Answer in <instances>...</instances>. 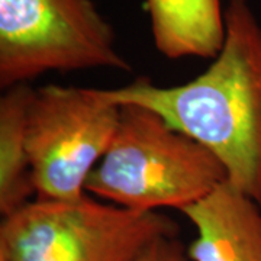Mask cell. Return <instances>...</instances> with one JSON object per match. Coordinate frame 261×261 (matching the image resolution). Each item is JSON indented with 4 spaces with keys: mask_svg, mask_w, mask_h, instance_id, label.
I'll return each mask as SVG.
<instances>
[{
    "mask_svg": "<svg viewBox=\"0 0 261 261\" xmlns=\"http://www.w3.org/2000/svg\"><path fill=\"white\" fill-rule=\"evenodd\" d=\"M224 19L222 49L193 80L163 87L138 77L100 93L118 106L148 108L200 142L261 206V25L247 0H229Z\"/></svg>",
    "mask_w": 261,
    "mask_h": 261,
    "instance_id": "1",
    "label": "cell"
},
{
    "mask_svg": "<svg viewBox=\"0 0 261 261\" xmlns=\"http://www.w3.org/2000/svg\"><path fill=\"white\" fill-rule=\"evenodd\" d=\"M112 142L86 183V193L130 211H185L228 180L214 152L161 115L122 105Z\"/></svg>",
    "mask_w": 261,
    "mask_h": 261,
    "instance_id": "2",
    "label": "cell"
},
{
    "mask_svg": "<svg viewBox=\"0 0 261 261\" xmlns=\"http://www.w3.org/2000/svg\"><path fill=\"white\" fill-rule=\"evenodd\" d=\"M161 212H140L80 199H34L0 224V254L8 261H135L149 244L177 237Z\"/></svg>",
    "mask_w": 261,
    "mask_h": 261,
    "instance_id": "3",
    "label": "cell"
},
{
    "mask_svg": "<svg viewBox=\"0 0 261 261\" xmlns=\"http://www.w3.org/2000/svg\"><path fill=\"white\" fill-rule=\"evenodd\" d=\"M129 71L112 25L92 0H0V86L47 73L89 68Z\"/></svg>",
    "mask_w": 261,
    "mask_h": 261,
    "instance_id": "4",
    "label": "cell"
},
{
    "mask_svg": "<svg viewBox=\"0 0 261 261\" xmlns=\"http://www.w3.org/2000/svg\"><path fill=\"white\" fill-rule=\"evenodd\" d=\"M121 108L100 89L49 84L34 92L27 148L38 200L70 202L86 195L119 123Z\"/></svg>",
    "mask_w": 261,
    "mask_h": 261,
    "instance_id": "5",
    "label": "cell"
},
{
    "mask_svg": "<svg viewBox=\"0 0 261 261\" xmlns=\"http://www.w3.org/2000/svg\"><path fill=\"white\" fill-rule=\"evenodd\" d=\"M197 237L193 261H261V206L228 180L183 211Z\"/></svg>",
    "mask_w": 261,
    "mask_h": 261,
    "instance_id": "6",
    "label": "cell"
},
{
    "mask_svg": "<svg viewBox=\"0 0 261 261\" xmlns=\"http://www.w3.org/2000/svg\"><path fill=\"white\" fill-rule=\"evenodd\" d=\"M155 48L170 60L212 58L225 41L221 0H147Z\"/></svg>",
    "mask_w": 261,
    "mask_h": 261,
    "instance_id": "7",
    "label": "cell"
},
{
    "mask_svg": "<svg viewBox=\"0 0 261 261\" xmlns=\"http://www.w3.org/2000/svg\"><path fill=\"white\" fill-rule=\"evenodd\" d=\"M34 89L18 84L0 97V214L3 218L28 205L35 196L27 148L28 109Z\"/></svg>",
    "mask_w": 261,
    "mask_h": 261,
    "instance_id": "8",
    "label": "cell"
},
{
    "mask_svg": "<svg viewBox=\"0 0 261 261\" xmlns=\"http://www.w3.org/2000/svg\"><path fill=\"white\" fill-rule=\"evenodd\" d=\"M187 250L178 237H163L141 252L135 261H187Z\"/></svg>",
    "mask_w": 261,
    "mask_h": 261,
    "instance_id": "9",
    "label": "cell"
},
{
    "mask_svg": "<svg viewBox=\"0 0 261 261\" xmlns=\"http://www.w3.org/2000/svg\"><path fill=\"white\" fill-rule=\"evenodd\" d=\"M0 261H8L6 260V257H5L3 254H0Z\"/></svg>",
    "mask_w": 261,
    "mask_h": 261,
    "instance_id": "10",
    "label": "cell"
}]
</instances>
